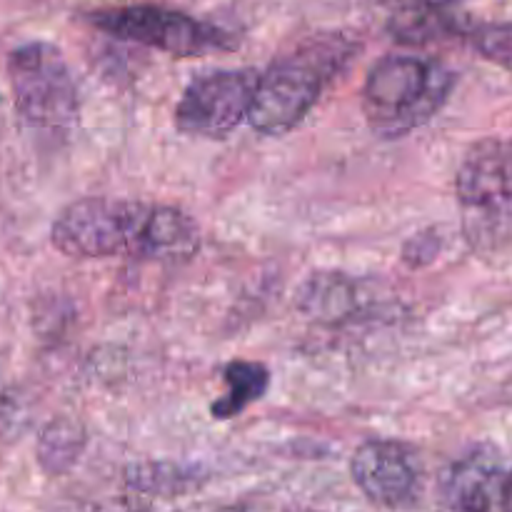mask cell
I'll list each match as a JSON object with an SVG mask.
<instances>
[{
	"instance_id": "cell-9",
	"label": "cell",
	"mask_w": 512,
	"mask_h": 512,
	"mask_svg": "<svg viewBox=\"0 0 512 512\" xmlns=\"http://www.w3.org/2000/svg\"><path fill=\"white\" fill-rule=\"evenodd\" d=\"M378 295L368 283L345 273H315L300 285L298 308L318 323H343L368 313Z\"/></svg>"
},
{
	"instance_id": "cell-3",
	"label": "cell",
	"mask_w": 512,
	"mask_h": 512,
	"mask_svg": "<svg viewBox=\"0 0 512 512\" xmlns=\"http://www.w3.org/2000/svg\"><path fill=\"white\" fill-rule=\"evenodd\" d=\"M455 73L418 55H385L363 85V115L378 138L395 140L428 123L453 93Z\"/></svg>"
},
{
	"instance_id": "cell-8",
	"label": "cell",
	"mask_w": 512,
	"mask_h": 512,
	"mask_svg": "<svg viewBox=\"0 0 512 512\" xmlns=\"http://www.w3.org/2000/svg\"><path fill=\"white\" fill-rule=\"evenodd\" d=\"M350 475L370 503L388 510L410 508L420 490L413 448L398 440H365L350 458Z\"/></svg>"
},
{
	"instance_id": "cell-19",
	"label": "cell",
	"mask_w": 512,
	"mask_h": 512,
	"mask_svg": "<svg viewBox=\"0 0 512 512\" xmlns=\"http://www.w3.org/2000/svg\"><path fill=\"white\" fill-rule=\"evenodd\" d=\"M290 512H315V510H305V508H298V510H290Z\"/></svg>"
},
{
	"instance_id": "cell-7",
	"label": "cell",
	"mask_w": 512,
	"mask_h": 512,
	"mask_svg": "<svg viewBox=\"0 0 512 512\" xmlns=\"http://www.w3.org/2000/svg\"><path fill=\"white\" fill-rule=\"evenodd\" d=\"M260 73L253 68L208 70L195 75L175 108V128L185 135L220 140L250 118Z\"/></svg>"
},
{
	"instance_id": "cell-10",
	"label": "cell",
	"mask_w": 512,
	"mask_h": 512,
	"mask_svg": "<svg viewBox=\"0 0 512 512\" xmlns=\"http://www.w3.org/2000/svg\"><path fill=\"white\" fill-rule=\"evenodd\" d=\"M498 460L488 448H478L453 465L445 480V500L453 512H490Z\"/></svg>"
},
{
	"instance_id": "cell-17",
	"label": "cell",
	"mask_w": 512,
	"mask_h": 512,
	"mask_svg": "<svg viewBox=\"0 0 512 512\" xmlns=\"http://www.w3.org/2000/svg\"><path fill=\"white\" fill-rule=\"evenodd\" d=\"M95 512H135L130 508L128 503H123V500H115V503H108V505H100Z\"/></svg>"
},
{
	"instance_id": "cell-16",
	"label": "cell",
	"mask_w": 512,
	"mask_h": 512,
	"mask_svg": "<svg viewBox=\"0 0 512 512\" xmlns=\"http://www.w3.org/2000/svg\"><path fill=\"white\" fill-rule=\"evenodd\" d=\"M500 510L512 512V470L500 480Z\"/></svg>"
},
{
	"instance_id": "cell-14",
	"label": "cell",
	"mask_w": 512,
	"mask_h": 512,
	"mask_svg": "<svg viewBox=\"0 0 512 512\" xmlns=\"http://www.w3.org/2000/svg\"><path fill=\"white\" fill-rule=\"evenodd\" d=\"M473 45L485 60L512 73V23L483 25L473 33Z\"/></svg>"
},
{
	"instance_id": "cell-18",
	"label": "cell",
	"mask_w": 512,
	"mask_h": 512,
	"mask_svg": "<svg viewBox=\"0 0 512 512\" xmlns=\"http://www.w3.org/2000/svg\"><path fill=\"white\" fill-rule=\"evenodd\" d=\"M218 512H250L245 505H228V508H220Z\"/></svg>"
},
{
	"instance_id": "cell-6",
	"label": "cell",
	"mask_w": 512,
	"mask_h": 512,
	"mask_svg": "<svg viewBox=\"0 0 512 512\" xmlns=\"http://www.w3.org/2000/svg\"><path fill=\"white\" fill-rule=\"evenodd\" d=\"M90 25L118 40L155 48L175 58L233 50L235 40L218 25L203 23L180 10L158 5H123V8L95 10L88 15Z\"/></svg>"
},
{
	"instance_id": "cell-1",
	"label": "cell",
	"mask_w": 512,
	"mask_h": 512,
	"mask_svg": "<svg viewBox=\"0 0 512 512\" xmlns=\"http://www.w3.org/2000/svg\"><path fill=\"white\" fill-rule=\"evenodd\" d=\"M50 243L68 258H188L198 228L183 210L123 198H80L65 205Z\"/></svg>"
},
{
	"instance_id": "cell-4",
	"label": "cell",
	"mask_w": 512,
	"mask_h": 512,
	"mask_svg": "<svg viewBox=\"0 0 512 512\" xmlns=\"http://www.w3.org/2000/svg\"><path fill=\"white\" fill-rule=\"evenodd\" d=\"M460 230L473 253L512 250V138H483L455 175Z\"/></svg>"
},
{
	"instance_id": "cell-5",
	"label": "cell",
	"mask_w": 512,
	"mask_h": 512,
	"mask_svg": "<svg viewBox=\"0 0 512 512\" xmlns=\"http://www.w3.org/2000/svg\"><path fill=\"white\" fill-rule=\"evenodd\" d=\"M8 80L25 125L50 135H65L78 125V85L53 43L33 40L15 48L8 55Z\"/></svg>"
},
{
	"instance_id": "cell-15",
	"label": "cell",
	"mask_w": 512,
	"mask_h": 512,
	"mask_svg": "<svg viewBox=\"0 0 512 512\" xmlns=\"http://www.w3.org/2000/svg\"><path fill=\"white\" fill-rule=\"evenodd\" d=\"M440 248H443V238H440L438 228L420 230V233L410 235L403 245V263L408 265L410 270L428 268L430 263H435V258L440 255Z\"/></svg>"
},
{
	"instance_id": "cell-2",
	"label": "cell",
	"mask_w": 512,
	"mask_h": 512,
	"mask_svg": "<svg viewBox=\"0 0 512 512\" xmlns=\"http://www.w3.org/2000/svg\"><path fill=\"white\" fill-rule=\"evenodd\" d=\"M353 50L348 40L333 35L310 40L295 53L270 63L255 88L250 125L273 138L290 133L313 110L325 85L348 63Z\"/></svg>"
},
{
	"instance_id": "cell-13",
	"label": "cell",
	"mask_w": 512,
	"mask_h": 512,
	"mask_svg": "<svg viewBox=\"0 0 512 512\" xmlns=\"http://www.w3.org/2000/svg\"><path fill=\"white\" fill-rule=\"evenodd\" d=\"M85 428L73 418H55L43 428L38 440L40 468L50 475H63L78 463L85 448Z\"/></svg>"
},
{
	"instance_id": "cell-11",
	"label": "cell",
	"mask_w": 512,
	"mask_h": 512,
	"mask_svg": "<svg viewBox=\"0 0 512 512\" xmlns=\"http://www.w3.org/2000/svg\"><path fill=\"white\" fill-rule=\"evenodd\" d=\"M223 380L228 385L223 398L210 405L215 420H230L258 403L270 388V370L258 360H230L223 368Z\"/></svg>"
},
{
	"instance_id": "cell-12",
	"label": "cell",
	"mask_w": 512,
	"mask_h": 512,
	"mask_svg": "<svg viewBox=\"0 0 512 512\" xmlns=\"http://www.w3.org/2000/svg\"><path fill=\"white\" fill-rule=\"evenodd\" d=\"M125 480L130 488L145 495H183L200 488L205 483V475L195 465L145 460V463L128 465Z\"/></svg>"
}]
</instances>
